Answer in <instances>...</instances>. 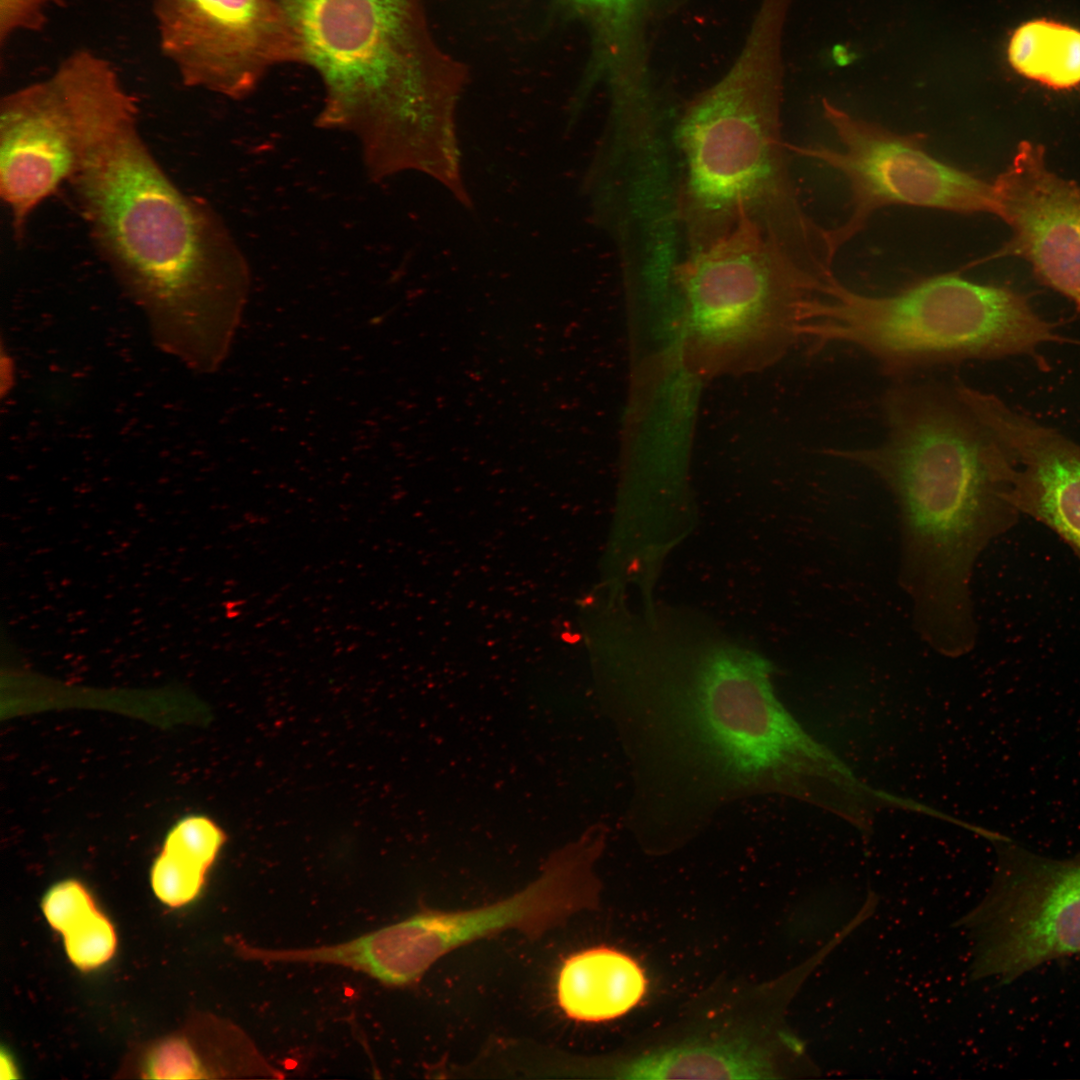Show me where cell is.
<instances>
[{"instance_id":"9a60e30c","label":"cell","mask_w":1080,"mask_h":1080,"mask_svg":"<svg viewBox=\"0 0 1080 1080\" xmlns=\"http://www.w3.org/2000/svg\"><path fill=\"white\" fill-rule=\"evenodd\" d=\"M647 986L645 972L633 957L612 947L595 946L563 962L556 998L568 1018L599 1023L631 1011L645 996Z\"/></svg>"},{"instance_id":"7402d4cb","label":"cell","mask_w":1080,"mask_h":1080,"mask_svg":"<svg viewBox=\"0 0 1080 1080\" xmlns=\"http://www.w3.org/2000/svg\"><path fill=\"white\" fill-rule=\"evenodd\" d=\"M61 0H0V43L39 30Z\"/></svg>"},{"instance_id":"7c38bea8","label":"cell","mask_w":1080,"mask_h":1080,"mask_svg":"<svg viewBox=\"0 0 1080 1080\" xmlns=\"http://www.w3.org/2000/svg\"><path fill=\"white\" fill-rule=\"evenodd\" d=\"M81 144L68 71L61 61L45 78L0 101V195L16 240L35 210L74 175Z\"/></svg>"},{"instance_id":"30bf717a","label":"cell","mask_w":1080,"mask_h":1080,"mask_svg":"<svg viewBox=\"0 0 1080 1080\" xmlns=\"http://www.w3.org/2000/svg\"><path fill=\"white\" fill-rule=\"evenodd\" d=\"M822 107L841 149L821 145L791 148L838 171L849 185L850 216L826 231L833 259L885 206L906 205L958 214L993 213L992 184L934 158L926 150L925 134L891 131L850 115L826 98Z\"/></svg>"},{"instance_id":"44dd1931","label":"cell","mask_w":1080,"mask_h":1080,"mask_svg":"<svg viewBox=\"0 0 1080 1080\" xmlns=\"http://www.w3.org/2000/svg\"><path fill=\"white\" fill-rule=\"evenodd\" d=\"M42 909L49 924L63 934L77 920L97 908L81 883L67 880L48 891Z\"/></svg>"},{"instance_id":"ac0fdd59","label":"cell","mask_w":1080,"mask_h":1080,"mask_svg":"<svg viewBox=\"0 0 1080 1080\" xmlns=\"http://www.w3.org/2000/svg\"><path fill=\"white\" fill-rule=\"evenodd\" d=\"M63 936L68 957L82 970L108 961L117 943L112 924L97 909L77 920Z\"/></svg>"},{"instance_id":"e0dca14e","label":"cell","mask_w":1080,"mask_h":1080,"mask_svg":"<svg viewBox=\"0 0 1080 1080\" xmlns=\"http://www.w3.org/2000/svg\"><path fill=\"white\" fill-rule=\"evenodd\" d=\"M1008 60L1018 73L1056 89L1080 83V31L1034 20L1021 25L1008 45Z\"/></svg>"},{"instance_id":"277c9868","label":"cell","mask_w":1080,"mask_h":1080,"mask_svg":"<svg viewBox=\"0 0 1080 1080\" xmlns=\"http://www.w3.org/2000/svg\"><path fill=\"white\" fill-rule=\"evenodd\" d=\"M784 18L780 9L762 6L736 62L683 114L678 210L689 251L747 219L797 264L826 280L834 275L827 229L799 202L781 136Z\"/></svg>"},{"instance_id":"cb8c5ba5","label":"cell","mask_w":1080,"mask_h":1080,"mask_svg":"<svg viewBox=\"0 0 1080 1080\" xmlns=\"http://www.w3.org/2000/svg\"><path fill=\"white\" fill-rule=\"evenodd\" d=\"M577 8L599 20H606L613 25L632 8L638 0H567Z\"/></svg>"},{"instance_id":"8fae6325","label":"cell","mask_w":1080,"mask_h":1080,"mask_svg":"<svg viewBox=\"0 0 1080 1080\" xmlns=\"http://www.w3.org/2000/svg\"><path fill=\"white\" fill-rule=\"evenodd\" d=\"M162 55L183 85L241 97L272 69L302 64L282 0H153Z\"/></svg>"},{"instance_id":"3957f363","label":"cell","mask_w":1080,"mask_h":1080,"mask_svg":"<svg viewBox=\"0 0 1080 1080\" xmlns=\"http://www.w3.org/2000/svg\"><path fill=\"white\" fill-rule=\"evenodd\" d=\"M885 434L869 447L824 453L873 473L900 519L899 585L914 630L941 655L969 653L977 640L971 591L976 562L1011 530L1013 466L954 385L901 383L883 400Z\"/></svg>"},{"instance_id":"8992f818","label":"cell","mask_w":1080,"mask_h":1080,"mask_svg":"<svg viewBox=\"0 0 1080 1080\" xmlns=\"http://www.w3.org/2000/svg\"><path fill=\"white\" fill-rule=\"evenodd\" d=\"M282 1L329 114L389 118L430 140L455 132L463 71L433 40L424 0Z\"/></svg>"},{"instance_id":"4fadbf2b","label":"cell","mask_w":1080,"mask_h":1080,"mask_svg":"<svg viewBox=\"0 0 1080 1080\" xmlns=\"http://www.w3.org/2000/svg\"><path fill=\"white\" fill-rule=\"evenodd\" d=\"M994 211L1011 240L993 257L1018 256L1080 310V187L1049 170L1041 145L1022 142L992 184Z\"/></svg>"},{"instance_id":"52a82bcc","label":"cell","mask_w":1080,"mask_h":1080,"mask_svg":"<svg viewBox=\"0 0 1080 1080\" xmlns=\"http://www.w3.org/2000/svg\"><path fill=\"white\" fill-rule=\"evenodd\" d=\"M675 280L684 346L701 372L767 365L801 339L804 307L825 282L742 219L729 232L689 251Z\"/></svg>"},{"instance_id":"d6986e66","label":"cell","mask_w":1080,"mask_h":1080,"mask_svg":"<svg viewBox=\"0 0 1080 1080\" xmlns=\"http://www.w3.org/2000/svg\"><path fill=\"white\" fill-rule=\"evenodd\" d=\"M207 870L175 853L162 850L151 870V884L165 904L178 907L194 899Z\"/></svg>"},{"instance_id":"5b68a950","label":"cell","mask_w":1080,"mask_h":1080,"mask_svg":"<svg viewBox=\"0 0 1080 1080\" xmlns=\"http://www.w3.org/2000/svg\"><path fill=\"white\" fill-rule=\"evenodd\" d=\"M1014 290L948 272L887 296L861 294L832 278L804 307L801 338L814 349L846 344L890 376L967 360L1031 354L1055 332Z\"/></svg>"},{"instance_id":"5bb4252c","label":"cell","mask_w":1080,"mask_h":1080,"mask_svg":"<svg viewBox=\"0 0 1080 1080\" xmlns=\"http://www.w3.org/2000/svg\"><path fill=\"white\" fill-rule=\"evenodd\" d=\"M957 392L1012 463L1017 511L1051 529L1080 561V445L994 394L964 383Z\"/></svg>"},{"instance_id":"603a6c76","label":"cell","mask_w":1080,"mask_h":1080,"mask_svg":"<svg viewBox=\"0 0 1080 1080\" xmlns=\"http://www.w3.org/2000/svg\"><path fill=\"white\" fill-rule=\"evenodd\" d=\"M151 1071L155 1078H199L202 1069L192 1050L181 1041H170L155 1053Z\"/></svg>"},{"instance_id":"ffe728a7","label":"cell","mask_w":1080,"mask_h":1080,"mask_svg":"<svg viewBox=\"0 0 1080 1080\" xmlns=\"http://www.w3.org/2000/svg\"><path fill=\"white\" fill-rule=\"evenodd\" d=\"M224 841L223 832L205 816H187L167 833L163 850L180 855L207 870Z\"/></svg>"},{"instance_id":"7a4b0ae2","label":"cell","mask_w":1080,"mask_h":1080,"mask_svg":"<svg viewBox=\"0 0 1080 1080\" xmlns=\"http://www.w3.org/2000/svg\"><path fill=\"white\" fill-rule=\"evenodd\" d=\"M78 127L81 153L69 183L97 251L161 351L195 372L217 370L243 307L219 226L154 157L126 87L87 99Z\"/></svg>"},{"instance_id":"6da1fadb","label":"cell","mask_w":1080,"mask_h":1080,"mask_svg":"<svg viewBox=\"0 0 1080 1080\" xmlns=\"http://www.w3.org/2000/svg\"><path fill=\"white\" fill-rule=\"evenodd\" d=\"M654 609L611 608L598 638L629 726L635 832H695L761 794L862 813L873 787L786 710L764 656L703 618Z\"/></svg>"},{"instance_id":"d4e9b609","label":"cell","mask_w":1080,"mask_h":1080,"mask_svg":"<svg viewBox=\"0 0 1080 1080\" xmlns=\"http://www.w3.org/2000/svg\"><path fill=\"white\" fill-rule=\"evenodd\" d=\"M1 1072H2V1078H14L15 1077V1068H14L13 1062L11 1061V1059H10V1057L8 1055L4 1054V1052H2V1055H1Z\"/></svg>"},{"instance_id":"2e32d148","label":"cell","mask_w":1080,"mask_h":1080,"mask_svg":"<svg viewBox=\"0 0 1080 1080\" xmlns=\"http://www.w3.org/2000/svg\"><path fill=\"white\" fill-rule=\"evenodd\" d=\"M618 1079H774L782 1077L773 1055L745 1037L681 1042L652 1050L619 1064Z\"/></svg>"},{"instance_id":"ba28073f","label":"cell","mask_w":1080,"mask_h":1080,"mask_svg":"<svg viewBox=\"0 0 1080 1080\" xmlns=\"http://www.w3.org/2000/svg\"><path fill=\"white\" fill-rule=\"evenodd\" d=\"M984 838L995 848L994 873L958 920L972 942L971 978L1009 985L1080 954V853L1053 858L991 830Z\"/></svg>"},{"instance_id":"9c48e42d","label":"cell","mask_w":1080,"mask_h":1080,"mask_svg":"<svg viewBox=\"0 0 1080 1080\" xmlns=\"http://www.w3.org/2000/svg\"><path fill=\"white\" fill-rule=\"evenodd\" d=\"M602 849L603 841L590 835L553 858L536 881L510 897L468 910H426L371 932L367 959L381 981L402 986L476 940L508 929L538 936L598 904L600 884L592 867Z\"/></svg>"}]
</instances>
